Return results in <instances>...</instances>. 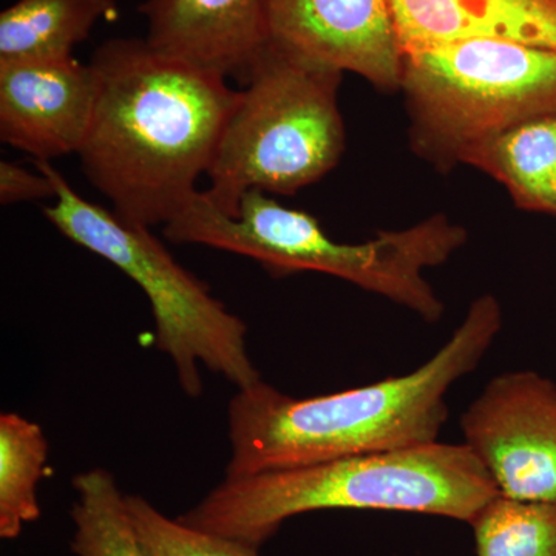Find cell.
Here are the masks:
<instances>
[{"label":"cell","instance_id":"obj_1","mask_svg":"<svg viewBox=\"0 0 556 556\" xmlns=\"http://www.w3.org/2000/svg\"><path fill=\"white\" fill-rule=\"evenodd\" d=\"M90 67L98 89L78 152L84 174L124 222L167 225L199 192L239 91L146 39L108 40Z\"/></svg>","mask_w":556,"mask_h":556},{"label":"cell","instance_id":"obj_2","mask_svg":"<svg viewBox=\"0 0 556 556\" xmlns=\"http://www.w3.org/2000/svg\"><path fill=\"white\" fill-rule=\"evenodd\" d=\"M501 328L500 302L482 295L448 342L409 375L303 399L262 379L239 388L228 407L226 478L438 442L450 388L479 367Z\"/></svg>","mask_w":556,"mask_h":556},{"label":"cell","instance_id":"obj_3","mask_svg":"<svg viewBox=\"0 0 556 556\" xmlns=\"http://www.w3.org/2000/svg\"><path fill=\"white\" fill-rule=\"evenodd\" d=\"M497 495L468 445L433 442L225 478L178 519L260 547L289 518L309 511H412L471 522Z\"/></svg>","mask_w":556,"mask_h":556},{"label":"cell","instance_id":"obj_4","mask_svg":"<svg viewBox=\"0 0 556 556\" xmlns=\"http://www.w3.org/2000/svg\"><path fill=\"white\" fill-rule=\"evenodd\" d=\"M340 78L266 40L206 172L207 200L237 217L249 190L289 195L327 175L345 146Z\"/></svg>","mask_w":556,"mask_h":556},{"label":"cell","instance_id":"obj_5","mask_svg":"<svg viewBox=\"0 0 556 556\" xmlns=\"http://www.w3.org/2000/svg\"><path fill=\"white\" fill-rule=\"evenodd\" d=\"M33 163L56 190L54 204L43 207L51 225L142 289L155 321L156 350L170 357L179 387L189 397L203 393L200 364L237 388L262 379L248 353L247 324L182 268L150 228L124 222L115 212L83 199L50 161Z\"/></svg>","mask_w":556,"mask_h":556},{"label":"cell","instance_id":"obj_6","mask_svg":"<svg viewBox=\"0 0 556 556\" xmlns=\"http://www.w3.org/2000/svg\"><path fill=\"white\" fill-rule=\"evenodd\" d=\"M401 86L424 137L456 156L478 139L556 113V51L493 39L407 51Z\"/></svg>","mask_w":556,"mask_h":556},{"label":"cell","instance_id":"obj_7","mask_svg":"<svg viewBox=\"0 0 556 556\" xmlns=\"http://www.w3.org/2000/svg\"><path fill=\"white\" fill-rule=\"evenodd\" d=\"M464 444L501 496L556 501V387L533 371L496 376L460 417Z\"/></svg>","mask_w":556,"mask_h":556},{"label":"cell","instance_id":"obj_8","mask_svg":"<svg viewBox=\"0 0 556 556\" xmlns=\"http://www.w3.org/2000/svg\"><path fill=\"white\" fill-rule=\"evenodd\" d=\"M268 40L320 67L401 86L404 53L390 0H266Z\"/></svg>","mask_w":556,"mask_h":556},{"label":"cell","instance_id":"obj_9","mask_svg":"<svg viewBox=\"0 0 556 556\" xmlns=\"http://www.w3.org/2000/svg\"><path fill=\"white\" fill-rule=\"evenodd\" d=\"M90 64L75 56L0 62V139L33 160L78 153L97 102Z\"/></svg>","mask_w":556,"mask_h":556},{"label":"cell","instance_id":"obj_10","mask_svg":"<svg viewBox=\"0 0 556 556\" xmlns=\"http://www.w3.org/2000/svg\"><path fill=\"white\" fill-rule=\"evenodd\" d=\"M266 0H146L148 43L164 56L243 83L268 40Z\"/></svg>","mask_w":556,"mask_h":556},{"label":"cell","instance_id":"obj_11","mask_svg":"<svg viewBox=\"0 0 556 556\" xmlns=\"http://www.w3.org/2000/svg\"><path fill=\"white\" fill-rule=\"evenodd\" d=\"M402 53L471 39L556 51V0H390Z\"/></svg>","mask_w":556,"mask_h":556},{"label":"cell","instance_id":"obj_12","mask_svg":"<svg viewBox=\"0 0 556 556\" xmlns=\"http://www.w3.org/2000/svg\"><path fill=\"white\" fill-rule=\"evenodd\" d=\"M456 159L503 182L518 207L556 214V113L478 139Z\"/></svg>","mask_w":556,"mask_h":556},{"label":"cell","instance_id":"obj_13","mask_svg":"<svg viewBox=\"0 0 556 556\" xmlns=\"http://www.w3.org/2000/svg\"><path fill=\"white\" fill-rule=\"evenodd\" d=\"M118 16L116 0H17L0 13V62L72 58L98 22Z\"/></svg>","mask_w":556,"mask_h":556},{"label":"cell","instance_id":"obj_14","mask_svg":"<svg viewBox=\"0 0 556 556\" xmlns=\"http://www.w3.org/2000/svg\"><path fill=\"white\" fill-rule=\"evenodd\" d=\"M49 442L39 424L17 413L0 415V538L16 540L38 521V484L46 475Z\"/></svg>","mask_w":556,"mask_h":556},{"label":"cell","instance_id":"obj_15","mask_svg":"<svg viewBox=\"0 0 556 556\" xmlns=\"http://www.w3.org/2000/svg\"><path fill=\"white\" fill-rule=\"evenodd\" d=\"M76 501L70 517L75 525L72 547L76 556H149L139 543L126 495L104 468H91L73 478Z\"/></svg>","mask_w":556,"mask_h":556},{"label":"cell","instance_id":"obj_16","mask_svg":"<svg viewBox=\"0 0 556 556\" xmlns=\"http://www.w3.org/2000/svg\"><path fill=\"white\" fill-rule=\"evenodd\" d=\"M478 556H556L555 503L497 495L470 522Z\"/></svg>","mask_w":556,"mask_h":556},{"label":"cell","instance_id":"obj_17","mask_svg":"<svg viewBox=\"0 0 556 556\" xmlns=\"http://www.w3.org/2000/svg\"><path fill=\"white\" fill-rule=\"evenodd\" d=\"M126 504L135 533L149 556H260L258 547L244 541L167 518L146 497L126 495Z\"/></svg>","mask_w":556,"mask_h":556},{"label":"cell","instance_id":"obj_18","mask_svg":"<svg viewBox=\"0 0 556 556\" xmlns=\"http://www.w3.org/2000/svg\"><path fill=\"white\" fill-rule=\"evenodd\" d=\"M54 195L56 190L49 175L40 170L36 174L10 161H0V203L54 199Z\"/></svg>","mask_w":556,"mask_h":556}]
</instances>
